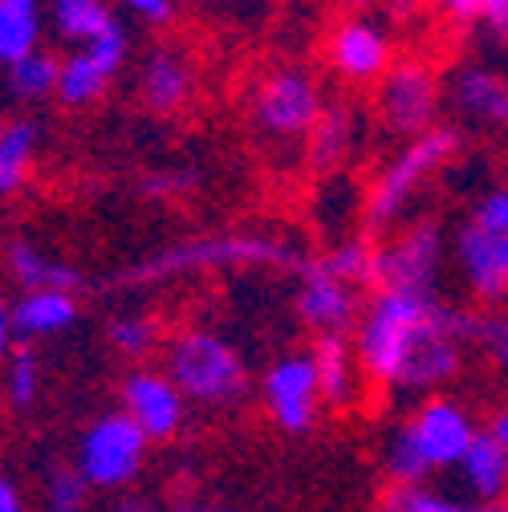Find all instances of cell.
I'll return each instance as SVG.
<instances>
[{"mask_svg": "<svg viewBox=\"0 0 508 512\" xmlns=\"http://www.w3.org/2000/svg\"><path fill=\"white\" fill-rule=\"evenodd\" d=\"M480 431L484 427H476L472 411L460 403L439 395L423 399L387 439L383 468L391 488H423L443 472H456Z\"/></svg>", "mask_w": 508, "mask_h": 512, "instance_id": "cell-1", "label": "cell"}, {"mask_svg": "<svg viewBox=\"0 0 508 512\" xmlns=\"http://www.w3.org/2000/svg\"><path fill=\"white\" fill-rule=\"evenodd\" d=\"M313 256H301L293 244L261 232H224V236H196L167 244L131 269H122L118 285H159V281H179V277H200L216 269H293L297 277L309 269Z\"/></svg>", "mask_w": 508, "mask_h": 512, "instance_id": "cell-2", "label": "cell"}, {"mask_svg": "<svg viewBox=\"0 0 508 512\" xmlns=\"http://www.w3.org/2000/svg\"><path fill=\"white\" fill-rule=\"evenodd\" d=\"M443 297H415V293H374L354 326V350L362 362L366 382L383 391H399L403 366L439 313Z\"/></svg>", "mask_w": 508, "mask_h": 512, "instance_id": "cell-3", "label": "cell"}, {"mask_svg": "<svg viewBox=\"0 0 508 512\" xmlns=\"http://www.w3.org/2000/svg\"><path fill=\"white\" fill-rule=\"evenodd\" d=\"M163 374L179 387L187 407H208V411L236 407L252 387L244 354L224 334L200 330V326L167 338Z\"/></svg>", "mask_w": 508, "mask_h": 512, "instance_id": "cell-4", "label": "cell"}, {"mask_svg": "<svg viewBox=\"0 0 508 512\" xmlns=\"http://www.w3.org/2000/svg\"><path fill=\"white\" fill-rule=\"evenodd\" d=\"M460 151V131L456 126H435V131L411 139L383 171H378V179L370 183L366 200H362V224L370 236H391L395 224L407 216V208L415 204L419 187L448 163L452 155Z\"/></svg>", "mask_w": 508, "mask_h": 512, "instance_id": "cell-5", "label": "cell"}, {"mask_svg": "<svg viewBox=\"0 0 508 512\" xmlns=\"http://www.w3.org/2000/svg\"><path fill=\"white\" fill-rule=\"evenodd\" d=\"M147 452H151V439L131 415L122 407L102 411L98 419H90V427L74 447V472L90 484V492L122 496L143 476Z\"/></svg>", "mask_w": 508, "mask_h": 512, "instance_id": "cell-6", "label": "cell"}, {"mask_svg": "<svg viewBox=\"0 0 508 512\" xmlns=\"http://www.w3.org/2000/svg\"><path fill=\"white\" fill-rule=\"evenodd\" d=\"M443 285V228L415 220L374 248V293H415L439 297Z\"/></svg>", "mask_w": 508, "mask_h": 512, "instance_id": "cell-7", "label": "cell"}, {"mask_svg": "<svg viewBox=\"0 0 508 512\" xmlns=\"http://www.w3.org/2000/svg\"><path fill=\"white\" fill-rule=\"evenodd\" d=\"M374 110L378 122L387 126L399 139H419L439 126V110H443V86L439 74L419 57H403L387 70V78L374 90Z\"/></svg>", "mask_w": 508, "mask_h": 512, "instance_id": "cell-8", "label": "cell"}, {"mask_svg": "<svg viewBox=\"0 0 508 512\" xmlns=\"http://www.w3.org/2000/svg\"><path fill=\"white\" fill-rule=\"evenodd\" d=\"M326 114V94L309 70H273L252 94V118L277 143H305Z\"/></svg>", "mask_w": 508, "mask_h": 512, "instance_id": "cell-9", "label": "cell"}, {"mask_svg": "<svg viewBox=\"0 0 508 512\" xmlns=\"http://www.w3.org/2000/svg\"><path fill=\"white\" fill-rule=\"evenodd\" d=\"M261 403L269 423L285 435H309L317 427L326 403L309 350H289L269 362V370L261 374Z\"/></svg>", "mask_w": 508, "mask_h": 512, "instance_id": "cell-10", "label": "cell"}, {"mask_svg": "<svg viewBox=\"0 0 508 512\" xmlns=\"http://www.w3.org/2000/svg\"><path fill=\"white\" fill-rule=\"evenodd\" d=\"M326 57H330V70L350 82V86H378L387 78V70L395 66V45L383 21L374 17H346L330 29L326 37Z\"/></svg>", "mask_w": 508, "mask_h": 512, "instance_id": "cell-11", "label": "cell"}, {"mask_svg": "<svg viewBox=\"0 0 508 512\" xmlns=\"http://www.w3.org/2000/svg\"><path fill=\"white\" fill-rule=\"evenodd\" d=\"M122 411L131 415L151 443H171L187 423V399L155 366H135L118 387Z\"/></svg>", "mask_w": 508, "mask_h": 512, "instance_id": "cell-12", "label": "cell"}, {"mask_svg": "<svg viewBox=\"0 0 508 512\" xmlns=\"http://www.w3.org/2000/svg\"><path fill=\"white\" fill-rule=\"evenodd\" d=\"M293 309H297L301 322L313 330V338H322V334H354L366 301H362V289L342 285L338 277L322 273L309 261V269L297 277Z\"/></svg>", "mask_w": 508, "mask_h": 512, "instance_id": "cell-13", "label": "cell"}, {"mask_svg": "<svg viewBox=\"0 0 508 512\" xmlns=\"http://www.w3.org/2000/svg\"><path fill=\"white\" fill-rule=\"evenodd\" d=\"M452 256H456V269L464 277V285L496 305L508 301V256H504V236H492L484 228H476L472 220L460 224L456 240H452Z\"/></svg>", "mask_w": 508, "mask_h": 512, "instance_id": "cell-14", "label": "cell"}, {"mask_svg": "<svg viewBox=\"0 0 508 512\" xmlns=\"http://www.w3.org/2000/svg\"><path fill=\"white\" fill-rule=\"evenodd\" d=\"M443 102L456 110V118L476 122V126H508V78L492 66H480V61H468L460 66L443 90Z\"/></svg>", "mask_w": 508, "mask_h": 512, "instance_id": "cell-15", "label": "cell"}, {"mask_svg": "<svg viewBox=\"0 0 508 512\" xmlns=\"http://www.w3.org/2000/svg\"><path fill=\"white\" fill-rule=\"evenodd\" d=\"M139 102L151 114H175L196 94V66L179 45H155L139 70Z\"/></svg>", "mask_w": 508, "mask_h": 512, "instance_id": "cell-16", "label": "cell"}, {"mask_svg": "<svg viewBox=\"0 0 508 512\" xmlns=\"http://www.w3.org/2000/svg\"><path fill=\"white\" fill-rule=\"evenodd\" d=\"M313 354V370H317V387H322V403L330 411H350L362 399V362L354 350L350 334H322L309 346Z\"/></svg>", "mask_w": 508, "mask_h": 512, "instance_id": "cell-17", "label": "cell"}, {"mask_svg": "<svg viewBox=\"0 0 508 512\" xmlns=\"http://www.w3.org/2000/svg\"><path fill=\"white\" fill-rule=\"evenodd\" d=\"M5 269L21 285V293H78L82 289V273L33 240L5 244Z\"/></svg>", "mask_w": 508, "mask_h": 512, "instance_id": "cell-18", "label": "cell"}, {"mask_svg": "<svg viewBox=\"0 0 508 512\" xmlns=\"http://www.w3.org/2000/svg\"><path fill=\"white\" fill-rule=\"evenodd\" d=\"M358 147V114L346 102H326V114L317 118L313 135L305 139V163L317 175H334Z\"/></svg>", "mask_w": 508, "mask_h": 512, "instance_id": "cell-19", "label": "cell"}, {"mask_svg": "<svg viewBox=\"0 0 508 512\" xmlns=\"http://www.w3.org/2000/svg\"><path fill=\"white\" fill-rule=\"evenodd\" d=\"M456 480H460L468 500L504 508V500H508V452L488 435V427L476 435V443L468 447V456L460 460Z\"/></svg>", "mask_w": 508, "mask_h": 512, "instance_id": "cell-20", "label": "cell"}, {"mask_svg": "<svg viewBox=\"0 0 508 512\" xmlns=\"http://www.w3.org/2000/svg\"><path fill=\"white\" fill-rule=\"evenodd\" d=\"M74 322H78V297L74 293H21L13 301V326H17L21 346L66 334Z\"/></svg>", "mask_w": 508, "mask_h": 512, "instance_id": "cell-21", "label": "cell"}, {"mask_svg": "<svg viewBox=\"0 0 508 512\" xmlns=\"http://www.w3.org/2000/svg\"><path fill=\"white\" fill-rule=\"evenodd\" d=\"M41 151V122L29 114H17L0 122V196H13L25 187L33 163Z\"/></svg>", "mask_w": 508, "mask_h": 512, "instance_id": "cell-22", "label": "cell"}, {"mask_svg": "<svg viewBox=\"0 0 508 512\" xmlns=\"http://www.w3.org/2000/svg\"><path fill=\"white\" fill-rule=\"evenodd\" d=\"M45 0H0V66H17L41 49Z\"/></svg>", "mask_w": 508, "mask_h": 512, "instance_id": "cell-23", "label": "cell"}, {"mask_svg": "<svg viewBox=\"0 0 508 512\" xmlns=\"http://www.w3.org/2000/svg\"><path fill=\"white\" fill-rule=\"evenodd\" d=\"M49 17L61 41H70L74 49L98 41L106 29L118 25L110 0H49Z\"/></svg>", "mask_w": 508, "mask_h": 512, "instance_id": "cell-24", "label": "cell"}, {"mask_svg": "<svg viewBox=\"0 0 508 512\" xmlns=\"http://www.w3.org/2000/svg\"><path fill=\"white\" fill-rule=\"evenodd\" d=\"M114 82V74L102 66V61L90 49H74L70 57H61V86H57V102L66 110H82L94 106L106 86Z\"/></svg>", "mask_w": 508, "mask_h": 512, "instance_id": "cell-25", "label": "cell"}, {"mask_svg": "<svg viewBox=\"0 0 508 512\" xmlns=\"http://www.w3.org/2000/svg\"><path fill=\"white\" fill-rule=\"evenodd\" d=\"M106 342L131 362H147L155 350L167 346L163 338V326L155 313H143V309H126V313H114L106 322Z\"/></svg>", "mask_w": 508, "mask_h": 512, "instance_id": "cell-26", "label": "cell"}, {"mask_svg": "<svg viewBox=\"0 0 508 512\" xmlns=\"http://www.w3.org/2000/svg\"><path fill=\"white\" fill-rule=\"evenodd\" d=\"M374 240L370 236H342L338 244H330L322 256H313V265L338 277L342 285H354V289H374Z\"/></svg>", "mask_w": 508, "mask_h": 512, "instance_id": "cell-27", "label": "cell"}, {"mask_svg": "<svg viewBox=\"0 0 508 512\" xmlns=\"http://www.w3.org/2000/svg\"><path fill=\"white\" fill-rule=\"evenodd\" d=\"M9 78V94L21 98V102H45V98H57V86H61V57L49 53V49H37L29 53L25 61L5 70Z\"/></svg>", "mask_w": 508, "mask_h": 512, "instance_id": "cell-28", "label": "cell"}, {"mask_svg": "<svg viewBox=\"0 0 508 512\" xmlns=\"http://www.w3.org/2000/svg\"><path fill=\"white\" fill-rule=\"evenodd\" d=\"M378 512H504V508L476 504L468 496H452L423 484V488H387L383 500H378Z\"/></svg>", "mask_w": 508, "mask_h": 512, "instance_id": "cell-29", "label": "cell"}, {"mask_svg": "<svg viewBox=\"0 0 508 512\" xmlns=\"http://www.w3.org/2000/svg\"><path fill=\"white\" fill-rule=\"evenodd\" d=\"M45 387V370L33 354V346H17L13 358L0 366V395L13 411H33Z\"/></svg>", "mask_w": 508, "mask_h": 512, "instance_id": "cell-30", "label": "cell"}, {"mask_svg": "<svg viewBox=\"0 0 508 512\" xmlns=\"http://www.w3.org/2000/svg\"><path fill=\"white\" fill-rule=\"evenodd\" d=\"M41 512H94V492L90 484L70 468H53L41 488Z\"/></svg>", "mask_w": 508, "mask_h": 512, "instance_id": "cell-31", "label": "cell"}, {"mask_svg": "<svg viewBox=\"0 0 508 512\" xmlns=\"http://www.w3.org/2000/svg\"><path fill=\"white\" fill-rule=\"evenodd\" d=\"M472 224L484 228V232H492V236H508V183L488 187L484 196L476 200Z\"/></svg>", "mask_w": 508, "mask_h": 512, "instance_id": "cell-32", "label": "cell"}, {"mask_svg": "<svg viewBox=\"0 0 508 512\" xmlns=\"http://www.w3.org/2000/svg\"><path fill=\"white\" fill-rule=\"evenodd\" d=\"M480 346H488V354L508 370V313H496V317L484 313V338H480Z\"/></svg>", "mask_w": 508, "mask_h": 512, "instance_id": "cell-33", "label": "cell"}, {"mask_svg": "<svg viewBox=\"0 0 508 512\" xmlns=\"http://www.w3.org/2000/svg\"><path fill=\"white\" fill-rule=\"evenodd\" d=\"M122 9H131L147 25H167L175 17V0H118Z\"/></svg>", "mask_w": 508, "mask_h": 512, "instance_id": "cell-34", "label": "cell"}, {"mask_svg": "<svg viewBox=\"0 0 508 512\" xmlns=\"http://www.w3.org/2000/svg\"><path fill=\"white\" fill-rule=\"evenodd\" d=\"M423 5L448 13V17L460 21V25H472V21H480V13H484V0H423Z\"/></svg>", "mask_w": 508, "mask_h": 512, "instance_id": "cell-35", "label": "cell"}, {"mask_svg": "<svg viewBox=\"0 0 508 512\" xmlns=\"http://www.w3.org/2000/svg\"><path fill=\"white\" fill-rule=\"evenodd\" d=\"M17 346H21V338H17V326H13V301L0 297V366L13 358Z\"/></svg>", "mask_w": 508, "mask_h": 512, "instance_id": "cell-36", "label": "cell"}, {"mask_svg": "<svg viewBox=\"0 0 508 512\" xmlns=\"http://www.w3.org/2000/svg\"><path fill=\"white\" fill-rule=\"evenodd\" d=\"M94 512H163L151 496H139V492H122V496H110V504L94 508Z\"/></svg>", "mask_w": 508, "mask_h": 512, "instance_id": "cell-37", "label": "cell"}, {"mask_svg": "<svg viewBox=\"0 0 508 512\" xmlns=\"http://www.w3.org/2000/svg\"><path fill=\"white\" fill-rule=\"evenodd\" d=\"M187 187H192V175H155V179L143 183V191H147V196H155V200L179 196V191H187Z\"/></svg>", "mask_w": 508, "mask_h": 512, "instance_id": "cell-38", "label": "cell"}, {"mask_svg": "<svg viewBox=\"0 0 508 512\" xmlns=\"http://www.w3.org/2000/svg\"><path fill=\"white\" fill-rule=\"evenodd\" d=\"M480 21H484L500 41H508V0H484Z\"/></svg>", "mask_w": 508, "mask_h": 512, "instance_id": "cell-39", "label": "cell"}, {"mask_svg": "<svg viewBox=\"0 0 508 512\" xmlns=\"http://www.w3.org/2000/svg\"><path fill=\"white\" fill-rule=\"evenodd\" d=\"M0 512H29L25 488L13 476H0Z\"/></svg>", "mask_w": 508, "mask_h": 512, "instance_id": "cell-40", "label": "cell"}, {"mask_svg": "<svg viewBox=\"0 0 508 512\" xmlns=\"http://www.w3.org/2000/svg\"><path fill=\"white\" fill-rule=\"evenodd\" d=\"M488 435L504 447V452H508V407H500L496 415H492V423H488Z\"/></svg>", "mask_w": 508, "mask_h": 512, "instance_id": "cell-41", "label": "cell"}, {"mask_svg": "<svg viewBox=\"0 0 508 512\" xmlns=\"http://www.w3.org/2000/svg\"><path fill=\"white\" fill-rule=\"evenodd\" d=\"M167 512H228V508H216V504H204V500H183V504H175Z\"/></svg>", "mask_w": 508, "mask_h": 512, "instance_id": "cell-42", "label": "cell"}, {"mask_svg": "<svg viewBox=\"0 0 508 512\" xmlns=\"http://www.w3.org/2000/svg\"><path fill=\"white\" fill-rule=\"evenodd\" d=\"M330 5H338V9H346V13H362V9L378 5V0H330Z\"/></svg>", "mask_w": 508, "mask_h": 512, "instance_id": "cell-43", "label": "cell"}, {"mask_svg": "<svg viewBox=\"0 0 508 512\" xmlns=\"http://www.w3.org/2000/svg\"><path fill=\"white\" fill-rule=\"evenodd\" d=\"M196 5H216V0H196Z\"/></svg>", "mask_w": 508, "mask_h": 512, "instance_id": "cell-44", "label": "cell"}]
</instances>
